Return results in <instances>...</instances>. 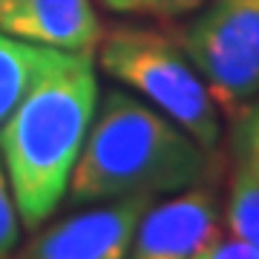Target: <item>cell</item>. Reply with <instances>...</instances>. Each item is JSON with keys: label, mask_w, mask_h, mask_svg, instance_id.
<instances>
[{"label": "cell", "mask_w": 259, "mask_h": 259, "mask_svg": "<svg viewBox=\"0 0 259 259\" xmlns=\"http://www.w3.org/2000/svg\"><path fill=\"white\" fill-rule=\"evenodd\" d=\"M176 44L228 118L259 98V0H207Z\"/></svg>", "instance_id": "4"}, {"label": "cell", "mask_w": 259, "mask_h": 259, "mask_svg": "<svg viewBox=\"0 0 259 259\" xmlns=\"http://www.w3.org/2000/svg\"><path fill=\"white\" fill-rule=\"evenodd\" d=\"M0 32L32 47L95 55L104 26L93 0H0Z\"/></svg>", "instance_id": "7"}, {"label": "cell", "mask_w": 259, "mask_h": 259, "mask_svg": "<svg viewBox=\"0 0 259 259\" xmlns=\"http://www.w3.org/2000/svg\"><path fill=\"white\" fill-rule=\"evenodd\" d=\"M58 52L61 49L32 47L0 32V124L9 118L15 104L26 95V90L52 64Z\"/></svg>", "instance_id": "8"}, {"label": "cell", "mask_w": 259, "mask_h": 259, "mask_svg": "<svg viewBox=\"0 0 259 259\" xmlns=\"http://www.w3.org/2000/svg\"><path fill=\"white\" fill-rule=\"evenodd\" d=\"M150 196H127L75 210L37 231L12 259H127Z\"/></svg>", "instance_id": "5"}, {"label": "cell", "mask_w": 259, "mask_h": 259, "mask_svg": "<svg viewBox=\"0 0 259 259\" xmlns=\"http://www.w3.org/2000/svg\"><path fill=\"white\" fill-rule=\"evenodd\" d=\"M225 228L233 239L259 250V179L233 158L225 199Z\"/></svg>", "instance_id": "9"}, {"label": "cell", "mask_w": 259, "mask_h": 259, "mask_svg": "<svg viewBox=\"0 0 259 259\" xmlns=\"http://www.w3.org/2000/svg\"><path fill=\"white\" fill-rule=\"evenodd\" d=\"M233 156L259 179V98L233 115Z\"/></svg>", "instance_id": "11"}, {"label": "cell", "mask_w": 259, "mask_h": 259, "mask_svg": "<svg viewBox=\"0 0 259 259\" xmlns=\"http://www.w3.org/2000/svg\"><path fill=\"white\" fill-rule=\"evenodd\" d=\"M95 107V55L58 52L0 124V158L23 228H40L66 199Z\"/></svg>", "instance_id": "1"}, {"label": "cell", "mask_w": 259, "mask_h": 259, "mask_svg": "<svg viewBox=\"0 0 259 259\" xmlns=\"http://www.w3.org/2000/svg\"><path fill=\"white\" fill-rule=\"evenodd\" d=\"M219 233L216 190L199 182L147 204L136 225L127 259H196Z\"/></svg>", "instance_id": "6"}, {"label": "cell", "mask_w": 259, "mask_h": 259, "mask_svg": "<svg viewBox=\"0 0 259 259\" xmlns=\"http://www.w3.org/2000/svg\"><path fill=\"white\" fill-rule=\"evenodd\" d=\"M20 231H23V222H20L18 204H15V196L9 187V176H6V167L0 158V259L15 256Z\"/></svg>", "instance_id": "12"}, {"label": "cell", "mask_w": 259, "mask_h": 259, "mask_svg": "<svg viewBox=\"0 0 259 259\" xmlns=\"http://www.w3.org/2000/svg\"><path fill=\"white\" fill-rule=\"evenodd\" d=\"M104 9L130 18H153V20H176L193 15L207 0H98Z\"/></svg>", "instance_id": "10"}, {"label": "cell", "mask_w": 259, "mask_h": 259, "mask_svg": "<svg viewBox=\"0 0 259 259\" xmlns=\"http://www.w3.org/2000/svg\"><path fill=\"white\" fill-rule=\"evenodd\" d=\"M196 259H259V250L239 239H233V236H222L219 233L210 245H204L199 250Z\"/></svg>", "instance_id": "13"}, {"label": "cell", "mask_w": 259, "mask_h": 259, "mask_svg": "<svg viewBox=\"0 0 259 259\" xmlns=\"http://www.w3.org/2000/svg\"><path fill=\"white\" fill-rule=\"evenodd\" d=\"M95 61L112 81L173 118L207 153H216L222 112L176 37L150 26H115L101 35Z\"/></svg>", "instance_id": "3"}, {"label": "cell", "mask_w": 259, "mask_h": 259, "mask_svg": "<svg viewBox=\"0 0 259 259\" xmlns=\"http://www.w3.org/2000/svg\"><path fill=\"white\" fill-rule=\"evenodd\" d=\"M210 156L176 121L139 95L107 90L72 167L66 199L72 204L127 196L161 199L207 182Z\"/></svg>", "instance_id": "2"}]
</instances>
